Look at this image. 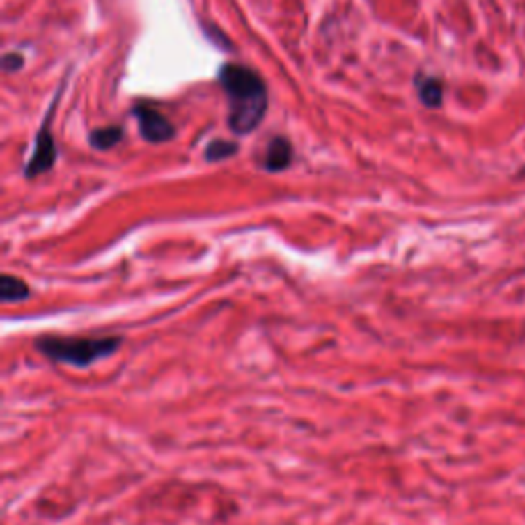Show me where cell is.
Segmentation results:
<instances>
[{"label":"cell","mask_w":525,"mask_h":525,"mask_svg":"<svg viewBox=\"0 0 525 525\" xmlns=\"http://www.w3.org/2000/svg\"><path fill=\"white\" fill-rule=\"evenodd\" d=\"M218 80L230 103L228 125L236 134H251L267 111V88L261 76L240 64H224Z\"/></svg>","instance_id":"cell-1"},{"label":"cell","mask_w":525,"mask_h":525,"mask_svg":"<svg viewBox=\"0 0 525 525\" xmlns=\"http://www.w3.org/2000/svg\"><path fill=\"white\" fill-rule=\"evenodd\" d=\"M123 338L119 335L107 337H58V335H43L36 340V349L43 357L68 363L75 368H86L99 359L113 355L121 347Z\"/></svg>","instance_id":"cell-2"},{"label":"cell","mask_w":525,"mask_h":525,"mask_svg":"<svg viewBox=\"0 0 525 525\" xmlns=\"http://www.w3.org/2000/svg\"><path fill=\"white\" fill-rule=\"evenodd\" d=\"M132 113L138 119L144 140H148L152 144H162L175 138V125L150 105H136Z\"/></svg>","instance_id":"cell-3"},{"label":"cell","mask_w":525,"mask_h":525,"mask_svg":"<svg viewBox=\"0 0 525 525\" xmlns=\"http://www.w3.org/2000/svg\"><path fill=\"white\" fill-rule=\"evenodd\" d=\"M56 156H58V150H56V142H54V136L49 132V117H45L41 130H39L38 138H36V148H33V156L31 160L27 162V169H25V177L27 179H36L39 175L47 173L54 162H56Z\"/></svg>","instance_id":"cell-4"},{"label":"cell","mask_w":525,"mask_h":525,"mask_svg":"<svg viewBox=\"0 0 525 525\" xmlns=\"http://www.w3.org/2000/svg\"><path fill=\"white\" fill-rule=\"evenodd\" d=\"M294 158V150H292V144L288 138H273L269 144H267V150H265V160H262V166L265 171L269 173H277V171H283L290 166Z\"/></svg>","instance_id":"cell-5"},{"label":"cell","mask_w":525,"mask_h":525,"mask_svg":"<svg viewBox=\"0 0 525 525\" xmlns=\"http://www.w3.org/2000/svg\"><path fill=\"white\" fill-rule=\"evenodd\" d=\"M31 296V290L27 281L21 277H15L10 273H4L0 277V301L2 304H13V301H23Z\"/></svg>","instance_id":"cell-6"},{"label":"cell","mask_w":525,"mask_h":525,"mask_svg":"<svg viewBox=\"0 0 525 525\" xmlns=\"http://www.w3.org/2000/svg\"><path fill=\"white\" fill-rule=\"evenodd\" d=\"M123 138V130L117 125H107V127H99L95 132H91L88 142L93 148L97 150H109L113 146H117Z\"/></svg>","instance_id":"cell-7"},{"label":"cell","mask_w":525,"mask_h":525,"mask_svg":"<svg viewBox=\"0 0 525 525\" xmlns=\"http://www.w3.org/2000/svg\"><path fill=\"white\" fill-rule=\"evenodd\" d=\"M418 97L427 107H439L444 101V86L437 78H423L416 84Z\"/></svg>","instance_id":"cell-8"},{"label":"cell","mask_w":525,"mask_h":525,"mask_svg":"<svg viewBox=\"0 0 525 525\" xmlns=\"http://www.w3.org/2000/svg\"><path fill=\"white\" fill-rule=\"evenodd\" d=\"M238 150L236 142H230V140H214L207 144L205 148V160L207 162H222L226 158L234 156Z\"/></svg>","instance_id":"cell-9"},{"label":"cell","mask_w":525,"mask_h":525,"mask_svg":"<svg viewBox=\"0 0 525 525\" xmlns=\"http://www.w3.org/2000/svg\"><path fill=\"white\" fill-rule=\"evenodd\" d=\"M23 56L21 54H17V52H10V54H4V58H2V66H4V70L6 72H15V70H19L21 66H23Z\"/></svg>","instance_id":"cell-10"}]
</instances>
